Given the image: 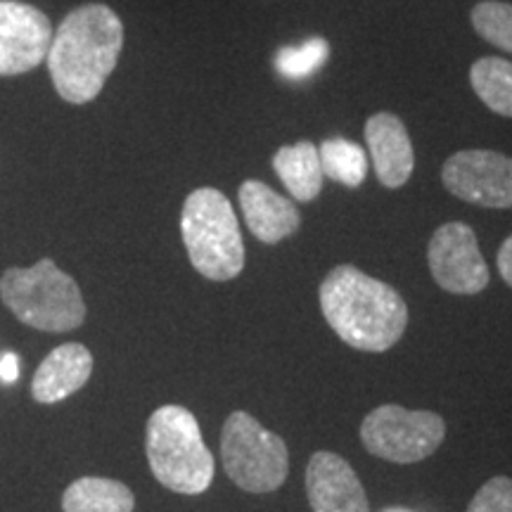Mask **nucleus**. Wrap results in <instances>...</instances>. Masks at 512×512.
<instances>
[{
  "label": "nucleus",
  "mask_w": 512,
  "mask_h": 512,
  "mask_svg": "<svg viewBox=\"0 0 512 512\" xmlns=\"http://www.w3.org/2000/svg\"><path fill=\"white\" fill-rule=\"evenodd\" d=\"M330 60V43L323 36H311L299 46L280 48L273 57V69L287 81H304L320 72Z\"/></svg>",
  "instance_id": "obj_19"
},
{
  "label": "nucleus",
  "mask_w": 512,
  "mask_h": 512,
  "mask_svg": "<svg viewBox=\"0 0 512 512\" xmlns=\"http://www.w3.org/2000/svg\"><path fill=\"white\" fill-rule=\"evenodd\" d=\"M427 261L434 283L451 294H479L491 280L475 230L467 223L451 221L434 230Z\"/></svg>",
  "instance_id": "obj_9"
},
{
  "label": "nucleus",
  "mask_w": 512,
  "mask_h": 512,
  "mask_svg": "<svg viewBox=\"0 0 512 512\" xmlns=\"http://www.w3.org/2000/svg\"><path fill=\"white\" fill-rule=\"evenodd\" d=\"M273 169L297 202H313L323 190L318 147L309 140L280 147L273 155Z\"/></svg>",
  "instance_id": "obj_15"
},
{
  "label": "nucleus",
  "mask_w": 512,
  "mask_h": 512,
  "mask_svg": "<svg viewBox=\"0 0 512 512\" xmlns=\"http://www.w3.org/2000/svg\"><path fill=\"white\" fill-rule=\"evenodd\" d=\"M145 451L157 482L176 494L200 496L214 482V456L188 408H157L147 420Z\"/></svg>",
  "instance_id": "obj_3"
},
{
  "label": "nucleus",
  "mask_w": 512,
  "mask_h": 512,
  "mask_svg": "<svg viewBox=\"0 0 512 512\" xmlns=\"http://www.w3.org/2000/svg\"><path fill=\"white\" fill-rule=\"evenodd\" d=\"M446 437V422L432 411H408L387 403L361 422V441L370 453L389 463L411 465L430 458Z\"/></svg>",
  "instance_id": "obj_7"
},
{
  "label": "nucleus",
  "mask_w": 512,
  "mask_h": 512,
  "mask_svg": "<svg viewBox=\"0 0 512 512\" xmlns=\"http://www.w3.org/2000/svg\"><path fill=\"white\" fill-rule=\"evenodd\" d=\"M366 145L377 181L396 190L411 181L415 152L403 121L392 112H377L366 121Z\"/></svg>",
  "instance_id": "obj_12"
},
{
  "label": "nucleus",
  "mask_w": 512,
  "mask_h": 512,
  "mask_svg": "<svg viewBox=\"0 0 512 512\" xmlns=\"http://www.w3.org/2000/svg\"><path fill=\"white\" fill-rule=\"evenodd\" d=\"M306 496L313 512H370L361 479L347 460L316 451L306 467Z\"/></svg>",
  "instance_id": "obj_11"
},
{
  "label": "nucleus",
  "mask_w": 512,
  "mask_h": 512,
  "mask_svg": "<svg viewBox=\"0 0 512 512\" xmlns=\"http://www.w3.org/2000/svg\"><path fill=\"white\" fill-rule=\"evenodd\" d=\"M389 512H408V510H389Z\"/></svg>",
  "instance_id": "obj_24"
},
{
  "label": "nucleus",
  "mask_w": 512,
  "mask_h": 512,
  "mask_svg": "<svg viewBox=\"0 0 512 512\" xmlns=\"http://www.w3.org/2000/svg\"><path fill=\"white\" fill-rule=\"evenodd\" d=\"M496 264H498V273H501V278L512 287V235L503 242L501 249H498Z\"/></svg>",
  "instance_id": "obj_22"
},
{
  "label": "nucleus",
  "mask_w": 512,
  "mask_h": 512,
  "mask_svg": "<svg viewBox=\"0 0 512 512\" xmlns=\"http://www.w3.org/2000/svg\"><path fill=\"white\" fill-rule=\"evenodd\" d=\"M320 311L342 342L370 354L392 349L408 325L401 294L351 264L332 268L323 280Z\"/></svg>",
  "instance_id": "obj_2"
},
{
  "label": "nucleus",
  "mask_w": 512,
  "mask_h": 512,
  "mask_svg": "<svg viewBox=\"0 0 512 512\" xmlns=\"http://www.w3.org/2000/svg\"><path fill=\"white\" fill-rule=\"evenodd\" d=\"M238 200L247 228L264 245H278L302 226V214L294 202L278 195L261 181H245L238 190Z\"/></svg>",
  "instance_id": "obj_13"
},
{
  "label": "nucleus",
  "mask_w": 512,
  "mask_h": 512,
  "mask_svg": "<svg viewBox=\"0 0 512 512\" xmlns=\"http://www.w3.org/2000/svg\"><path fill=\"white\" fill-rule=\"evenodd\" d=\"M320 169L330 181L347 188H361L368 176V155L361 145L349 138L323 140L318 147Z\"/></svg>",
  "instance_id": "obj_17"
},
{
  "label": "nucleus",
  "mask_w": 512,
  "mask_h": 512,
  "mask_svg": "<svg viewBox=\"0 0 512 512\" xmlns=\"http://www.w3.org/2000/svg\"><path fill=\"white\" fill-rule=\"evenodd\" d=\"M17 377H19V356L8 351V354L0 356V380L5 384H12Z\"/></svg>",
  "instance_id": "obj_23"
},
{
  "label": "nucleus",
  "mask_w": 512,
  "mask_h": 512,
  "mask_svg": "<svg viewBox=\"0 0 512 512\" xmlns=\"http://www.w3.org/2000/svg\"><path fill=\"white\" fill-rule=\"evenodd\" d=\"M136 496L124 482L107 477H81L62 496L64 512H133Z\"/></svg>",
  "instance_id": "obj_16"
},
{
  "label": "nucleus",
  "mask_w": 512,
  "mask_h": 512,
  "mask_svg": "<svg viewBox=\"0 0 512 512\" xmlns=\"http://www.w3.org/2000/svg\"><path fill=\"white\" fill-rule=\"evenodd\" d=\"M441 181L453 197L486 209H512V159L494 150H460L446 159Z\"/></svg>",
  "instance_id": "obj_8"
},
{
  "label": "nucleus",
  "mask_w": 512,
  "mask_h": 512,
  "mask_svg": "<svg viewBox=\"0 0 512 512\" xmlns=\"http://www.w3.org/2000/svg\"><path fill=\"white\" fill-rule=\"evenodd\" d=\"M221 460L230 482L247 494H271L290 472L285 439L245 411L230 413L223 422Z\"/></svg>",
  "instance_id": "obj_6"
},
{
  "label": "nucleus",
  "mask_w": 512,
  "mask_h": 512,
  "mask_svg": "<svg viewBox=\"0 0 512 512\" xmlns=\"http://www.w3.org/2000/svg\"><path fill=\"white\" fill-rule=\"evenodd\" d=\"M124 48V24L110 5L86 3L69 12L53 34L48 72L57 95L72 105L98 98L117 69Z\"/></svg>",
  "instance_id": "obj_1"
},
{
  "label": "nucleus",
  "mask_w": 512,
  "mask_h": 512,
  "mask_svg": "<svg viewBox=\"0 0 512 512\" xmlns=\"http://www.w3.org/2000/svg\"><path fill=\"white\" fill-rule=\"evenodd\" d=\"M93 354L83 344H62L50 351L38 366L31 394L38 403H60L91 380Z\"/></svg>",
  "instance_id": "obj_14"
},
{
  "label": "nucleus",
  "mask_w": 512,
  "mask_h": 512,
  "mask_svg": "<svg viewBox=\"0 0 512 512\" xmlns=\"http://www.w3.org/2000/svg\"><path fill=\"white\" fill-rule=\"evenodd\" d=\"M0 297L15 318L43 332H69L86 320L79 285L53 259L8 268L0 278Z\"/></svg>",
  "instance_id": "obj_5"
},
{
  "label": "nucleus",
  "mask_w": 512,
  "mask_h": 512,
  "mask_svg": "<svg viewBox=\"0 0 512 512\" xmlns=\"http://www.w3.org/2000/svg\"><path fill=\"white\" fill-rule=\"evenodd\" d=\"M181 235L195 271L214 283L238 278L245 268V242L233 204L221 190L197 188L185 197Z\"/></svg>",
  "instance_id": "obj_4"
},
{
  "label": "nucleus",
  "mask_w": 512,
  "mask_h": 512,
  "mask_svg": "<svg viewBox=\"0 0 512 512\" xmlns=\"http://www.w3.org/2000/svg\"><path fill=\"white\" fill-rule=\"evenodd\" d=\"M472 27L491 46L512 53V5L484 0L472 10Z\"/></svg>",
  "instance_id": "obj_20"
},
{
  "label": "nucleus",
  "mask_w": 512,
  "mask_h": 512,
  "mask_svg": "<svg viewBox=\"0 0 512 512\" xmlns=\"http://www.w3.org/2000/svg\"><path fill=\"white\" fill-rule=\"evenodd\" d=\"M465 512H512V479L503 475L489 479Z\"/></svg>",
  "instance_id": "obj_21"
},
{
  "label": "nucleus",
  "mask_w": 512,
  "mask_h": 512,
  "mask_svg": "<svg viewBox=\"0 0 512 512\" xmlns=\"http://www.w3.org/2000/svg\"><path fill=\"white\" fill-rule=\"evenodd\" d=\"M470 83L491 112L512 117V62L503 57H482L472 64Z\"/></svg>",
  "instance_id": "obj_18"
},
{
  "label": "nucleus",
  "mask_w": 512,
  "mask_h": 512,
  "mask_svg": "<svg viewBox=\"0 0 512 512\" xmlns=\"http://www.w3.org/2000/svg\"><path fill=\"white\" fill-rule=\"evenodd\" d=\"M53 24L46 12L22 0H0V76H19L48 57Z\"/></svg>",
  "instance_id": "obj_10"
}]
</instances>
